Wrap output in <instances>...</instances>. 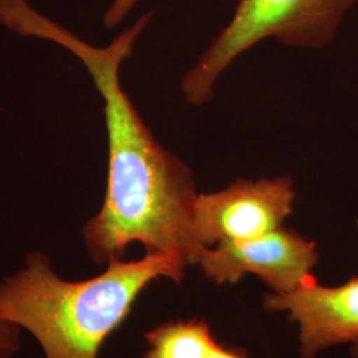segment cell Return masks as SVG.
<instances>
[{"instance_id":"cell-1","label":"cell","mask_w":358,"mask_h":358,"mask_svg":"<svg viewBox=\"0 0 358 358\" xmlns=\"http://www.w3.org/2000/svg\"><path fill=\"white\" fill-rule=\"evenodd\" d=\"M153 17L145 13L106 47H96L34 10L27 0H0V24L24 38L52 41L85 65L103 101L108 133V180L100 211L83 229L92 262L124 260L129 245L145 254L198 264L203 245L194 231L198 196L190 167L166 150L122 90L120 68Z\"/></svg>"},{"instance_id":"cell-2","label":"cell","mask_w":358,"mask_h":358,"mask_svg":"<svg viewBox=\"0 0 358 358\" xmlns=\"http://www.w3.org/2000/svg\"><path fill=\"white\" fill-rule=\"evenodd\" d=\"M185 271L173 256L145 254L71 282L57 275L48 255L35 251L24 267L0 280V317L31 333L45 358H99L150 282L165 278L179 284Z\"/></svg>"},{"instance_id":"cell-3","label":"cell","mask_w":358,"mask_h":358,"mask_svg":"<svg viewBox=\"0 0 358 358\" xmlns=\"http://www.w3.org/2000/svg\"><path fill=\"white\" fill-rule=\"evenodd\" d=\"M355 4L356 0H238L227 26L182 77L186 101L192 105L211 101L220 75L266 38L294 48L327 47Z\"/></svg>"},{"instance_id":"cell-4","label":"cell","mask_w":358,"mask_h":358,"mask_svg":"<svg viewBox=\"0 0 358 358\" xmlns=\"http://www.w3.org/2000/svg\"><path fill=\"white\" fill-rule=\"evenodd\" d=\"M296 198L289 177L239 179L226 189L198 194L194 203V231L203 247L239 242L282 227Z\"/></svg>"},{"instance_id":"cell-5","label":"cell","mask_w":358,"mask_h":358,"mask_svg":"<svg viewBox=\"0 0 358 358\" xmlns=\"http://www.w3.org/2000/svg\"><path fill=\"white\" fill-rule=\"evenodd\" d=\"M317 262L313 241L280 227L252 239L205 247L198 264L206 278L219 285L236 284L251 273L268 284L273 292L285 294L313 279L312 269Z\"/></svg>"},{"instance_id":"cell-6","label":"cell","mask_w":358,"mask_h":358,"mask_svg":"<svg viewBox=\"0 0 358 358\" xmlns=\"http://www.w3.org/2000/svg\"><path fill=\"white\" fill-rule=\"evenodd\" d=\"M264 308L287 312L299 324L303 358L358 341V275L338 287H322L313 278L291 292L266 294Z\"/></svg>"},{"instance_id":"cell-7","label":"cell","mask_w":358,"mask_h":358,"mask_svg":"<svg viewBox=\"0 0 358 358\" xmlns=\"http://www.w3.org/2000/svg\"><path fill=\"white\" fill-rule=\"evenodd\" d=\"M145 337L149 349L142 358H206L217 341L203 320L170 321Z\"/></svg>"},{"instance_id":"cell-8","label":"cell","mask_w":358,"mask_h":358,"mask_svg":"<svg viewBox=\"0 0 358 358\" xmlns=\"http://www.w3.org/2000/svg\"><path fill=\"white\" fill-rule=\"evenodd\" d=\"M20 331L11 321L0 317V358H15L20 350Z\"/></svg>"},{"instance_id":"cell-9","label":"cell","mask_w":358,"mask_h":358,"mask_svg":"<svg viewBox=\"0 0 358 358\" xmlns=\"http://www.w3.org/2000/svg\"><path fill=\"white\" fill-rule=\"evenodd\" d=\"M140 0H113L103 13V24L108 28L120 26Z\"/></svg>"},{"instance_id":"cell-10","label":"cell","mask_w":358,"mask_h":358,"mask_svg":"<svg viewBox=\"0 0 358 358\" xmlns=\"http://www.w3.org/2000/svg\"><path fill=\"white\" fill-rule=\"evenodd\" d=\"M206 358H247V352L242 348H227L215 341Z\"/></svg>"},{"instance_id":"cell-11","label":"cell","mask_w":358,"mask_h":358,"mask_svg":"<svg viewBox=\"0 0 358 358\" xmlns=\"http://www.w3.org/2000/svg\"><path fill=\"white\" fill-rule=\"evenodd\" d=\"M350 355L353 358H358V341L357 343H353L350 346Z\"/></svg>"},{"instance_id":"cell-12","label":"cell","mask_w":358,"mask_h":358,"mask_svg":"<svg viewBox=\"0 0 358 358\" xmlns=\"http://www.w3.org/2000/svg\"><path fill=\"white\" fill-rule=\"evenodd\" d=\"M357 227H358V220H357Z\"/></svg>"}]
</instances>
